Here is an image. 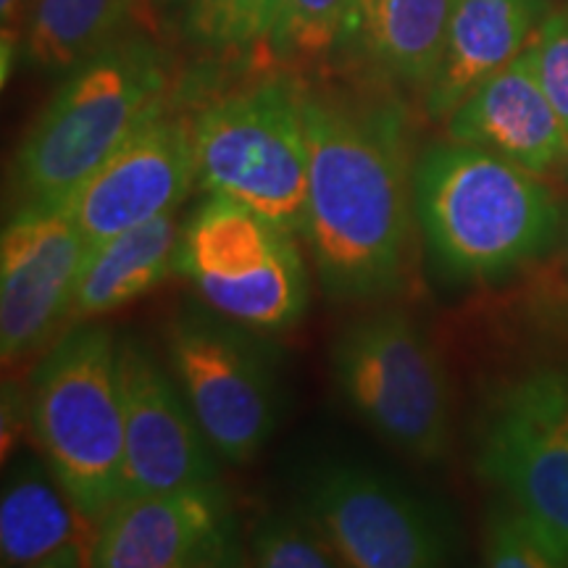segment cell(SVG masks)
Here are the masks:
<instances>
[{"label": "cell", "instance_id": "6da1fadb", "mask_svg": "<svg viewBox=\"0 0 568 568\" xmlns=\"http://www.w3.org/2000/svg\"><path fill=\"white\" fill-rule=\"evenodd\" d=\"M305 245L324 295L382 303L408 287L416 258L414 124L387 88H308Z\"/></svg>", "mask_w": 568, "mask_h": 568}, {"label": "cell", "instance_id": "7a4b0ae2", "mask_svg": "<svg viewBox=\"0 0 568 568\" xmlns=\"http://www.w3.org/2000/svg\"><path fill=\"white\" fill-rule=\"evenodd\" d=\"M418 237L453 287L497 282L556 243L560 205L542 176L503 155L445 140L416 159Z\"/></svg>", "mask_w": 568, "mask_h": 568}, {"label": "cell", "instance_id": "3957f363", "mask_svg": "<svg viewBox=\"0 0 568 568\" xmlns=\"http://www.w3.org/2000/svg\"><path fill=\"white\" fill-rule=\"evenodd\" d=\"M166 55L145 34H124L69 71L13 151L6 209H63L69 197L166 105Z\"/></svg>", "mask_w": 568, "mask_h": 568}, {"label": "cell", "instance_id": "277c9868", "mask_svg": "<svg viewBox=\"0 0 568 568\" xmlns=\"http://www.w3.org/2000/svg\"><path fill=\"white\" fill-rule=\"evenodd\" d=\"M30 435L71 500L101 524L122 500V343L95 322L69 326L30 376Z\"/></svg>", "mask_w": 568, "mask_h": 568}, {"label": "cell", "instance_id": "5b68a950", "mask_svg": "<svg viewBox=\"0 0 568 568\" xmlns=\"http://www.w3.org/2000/svg\"><path fill=\"white\" fill-rule=\"evenodd\" d=\"M347 408L376 437L418 464L453 445V387L445 358L408 311L376 308L347 322L329 351Z\"/></svg>", "mask_w": 568, "mask_h": 568}, {"label": "cell", "instance_id": "8992f818", "mask_svg": "<svg viewBox=\"0 0 568 568\" xmlns=\"http://www.w3.org/2000/svg\"><path fill=\"white\" fill-rule=\"evenodd\" d=\"M197 184L301 234L308 211V134L301 82L266 77L193 113Z\"/></svg>", "mask_w": 568, "mask_h": 568}, {"label": "cell", "instance_id": "52a82bcc", "mask_svg": "<svg viewBox=\"0 0 568 568\" xmlns=\"http://www.w3.org/2000/svg\"><path fill=\"white\" fill-rule=\"evenodd\" d=\"M297 237L243 203L205 195L182 226L176 272L219 316L261 335L287 332L311 297Z\"/></svg>", "mask_w": 568, "mask_h": 568}, {"label": "cell", "instance_id": "ba28073f", "mask_svg": "<svg viewBox=\"0 0 568 568\" xmlns=\"http://www.w3.org/2000/svg\"><path fill=\"white\" fill-rule=\"evenodd\" d=\"M261 332L216 311L187 308L166 326V355L205 437L224 464L245 466L274 437L280 376Z\"/></svg>", "mask_w": 568, "mask_h": 568}, {"label": "cell", "instance_id": "9c48e42d", "mask_svg": "<svg viewBox=\"0 0 568 568\" xmlns=\"http://www.w3.org/2000/svg\"><path fill=\"white\" fill-rule=\"evenodd\" d=\"M297 510L351 568H435L456 556L450 524L435 506L372 468L329 460L311 468Z\"/></svg>", "mask_w": 568, "mask_h": 568}, {"label": "cell", "instance_id": "30bf717a", "mask_svg": "<svg viewBox=\"0 0 568 568\" xmlns=\"http://www.w3.org/2000/svg\"><path fill=\"white\" fill-rule=\"evenodd\" d=\"M88 237L63 209L17 211L0 237V358L17 366L67 332Z\"/></svg>", "mask_w": 568, "mask_h": 568}, {"label": "cell", "instance_id": "8fae6325", "mask_svg": "<svg viewBox=\"0 0 568 568\" xmlns=\"http://www.w3.org/2000/svg\"><path fill=\"white\" fill-rule=\"evenodd\" d=\"M237 516L222 481L124 497L98 524L95 568H219L243 564Z\"/></svg>", "mask_w": 568, "mask_h": 568}, {"label": "cell", "instance_id": "7c38bea8", "mask_svg": "<svg viewBox=\"0 0 568 568\" xmlns=\"http://www.w3.org/2000/svg\"><path fill=\"white\" fill-rule=\"evenodd\" d=\"M195 184L193 116L163 105L95 169L63 211L95 245L176 211Z\"/></svg>", "mask_w": 568, "mask_h": 568}, {"label": "cell", "instance_id": "4fadbf2b", "mask_svg": "<svg viewBox=\"0 0 568 568\" xmlns=\"http://www.w3.org/2000/svg\"><path fill=\"white\" fill-rule=\"evenodd\" d=\"M124 497L169 493L222 477L213 450L172 368H163L138 339H122Z\"/></svg>", "mask_w": 568, "mask_h": 568}, {"label": "cell", "instance_id": "5bb4252c", "mask_svg": "<svg viewBox=\"0 0 568 568\" xmlns=\"http://www.w3.org/2000/svg\"><path fill=\"white\" fill-rule=\"evenodd\" d=\"M445 134L539 176L568 159V132L539 80L535 42L468 92L445 119Z\"/></svg>", "mask_w": 568, "mask_h": 568}, {"label": "cell", "instance_id": "9a60e30c", "mask_svg": "<svg viewBox=\"0 0 568 568\" xmlns=\"http://www.w3.org/2000/svg\"><path fill=\"white\" fill-rule=\"evenodd\" d=\"M456 0H347L332 63L361 84L424 95Z\"/></svg>", "mask_w": 568, "mask_h": 568}, {"label": "cell", "instance_id": "2e32d148", "mask_svg": "<svg viewBox=\"0 0 568 568\" xmlns=\"http://www.w3.org/2000/svg\"><path fill=\"white\" fill-rule=\"evenodd\" d=\"M477 468L568 556V439L503 389L479 437Z\"/></svg>", "mask_w": 568, "mask_h": 568}, {"label": "cell", "instance_id": "e0dca14e", "mask_svg": "<svg viewBox=\"0 0 568 568\" xmlns=\"http://www.w3.org/2000/svg\"><path fill=\"white\" fill-rule=\"evenodd\" d=\"M98 521L71 500L40 456H19L0 497V564L13 568L92 566Z\"/></svg>", "mask_w": 568, "mask_h": 568}, {"label": "cell", "instance_id": "ac0fdd59", "mask_svg": "<svg viewBox=\"0 0 568 568\" xmlns=\"http://www.w3.org/2000/svg\"><path fill=\"white\" fill-rule=\"evenodd\" d=\"M545 11L548 0H456L437 71L422 95L426 116L447 119L468 92L514 61L537 34Z\"/></svg>", "mask_w": 568, "mask_h": 568}, {"label": "cell", "instance_id": "d6986e66", "mask_svg": "<svg viewBox=\"0 0 568 568\" xmlns=\"http://www.w3.org/2000/svg\"><path fill=\"white\" fill-rule=\"evenodd\" d=\"M182 226L176 209L90 245L77 280L67 329L98 322L166 282L176 272Z\"/></svg>", "mask_w": 568, "mask_h": 568}, {"label": "cell", "instance_id": "ffe728a7", "mask_svg": "<svg viewBox=\"0 0 568 568\" xmlns=\"http://www.w3.org/2000/svg\"><path fill=\"white\" fill-rule=\"evenodd\" d=\"M138 0H21V63L61 74L130 34Z\"/></svg>", "mask_w": 568, "mask_h": 568}, {"label": "cell", "instance_id": "44dd1931", "mask_svg": "<svg viewBox=\"0 0 568 568\" xmlns=\"http://www.w3.org/2000/svg\"><path fill=\"white\" fill-rule=\"evenodd\" d=\"M347 0H284L264 51L284 69L326 63L335 51Z\"/></svg>", "mask_w": 568, "mask_h": 568}, {"label": "cell", "instance_id": "7402d4cb", "mask_svg": "<svg viewBox=\"0 0 568 568\" xmlns=\"http://www.w3.org/2000/svg\"><path fill=\"white\" fill-rule=\"evenodd\" d=\"M284 0H187L184 34L211 51L266 45Z\"/></svg>", "mask_w": 568, "mask_h": 568}, {"label": "cell", "instance_id": "603a6c76", "mask_svg": "<svg viewBox=\"0 0 568 568\" xmlns=\"http://www.w3.org/2000/svg\"><path fill=\"white\" fill-rule=\"evenodd\" d=\"M247 564L261 568H335L337 552L301 510L264 514L253 524L245 548Z\"/></svg>", "mask_w": 568, "mask_h": 568}, {"label": "cell", "instance_id": "cb8c5ba5", "mask_svg": "<svg viewBox=\"0 0 568 568\" xmlns=\"http://www.w3.org/2000/svg\"><path fill=\"white\" fill-rule=\"evenodd\" d=\"M481 556H485L487 566L495 568L568 566V556L556 539L510 500L497 503L495 508H489Z\"/></svg>", "mask_w": 568, "mask_h": 568}, {"label": "cell", "instance_id": "d4e9b609", "mask_svg": "<svg viewBox=\"0 0 568 568\" xmlns=\"http://www.w3.org/2000/svg\"><path fill=\"white\" fill-rule=\"evenodd\" d=\"M531 42L539 80L568 132V9L548 13Z\"/></svg>", "mask_w": 568, "mask_h": 568}, {"label": "cell", "instance_id": "484cf974", "mask_svg": "<svg viewBox=\"0 0 568 568\" xmlns=\"http://www.w3.org/2000/svg\"><path fill=\"white\" fill-rule=\"evenodd\" d=\"M518 403L556 426L568 439V372L564 368H539L506 387Z\"/></svg>", "mask_w": 568, "mask_h": 568}, {"label": "cell", "instance_id": "4316f807", "mask_svg": "<svg viewBox=\"0 0 568 568\" xmlns=\"http://www.w3.org/2000/svg\"><path fill=\"white\" fill-rule=\"evenodd\" d=\"M19 13H21V0H0V19H3V32L19 34Z\"/></svg>", "mask_w": 568, "mask_h": 568}, {"label": "cell", "instance_id": "83f0119b", "mask_svg": "<svg viewBox=\"0 0 568 568\" xmlns=\"http://www.w3.org/2000/svg\"><path fill=\"white\" fill-rule=\"evenodd\" d=\"M182 3H187V0H182Z\"/></svg>", "mask_w": 568, "mask_h": 568}]
</instances>
